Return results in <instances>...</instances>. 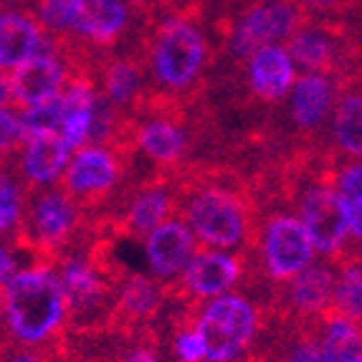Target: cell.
<instances>
[{
    "mask_svg": "<svg viewBox=\"0 0 362 362\" xmlns=\"http://www.w3.org/2000/svg\"><path fill=\"white\" fill-rule=\"evenodd\" d=\"M177 211L203 246L238 248L256 235L254 206L241 182H221V175H187L173 170Z\"/></svg>",
    "mask_w": 362,
    "mask_h": 362,
    "instance_id": "6da1fadb",
    "label": "cell"
},
{
    "mask_svg": "<svg viewBox=\"0 0 362 362\" xmlns=\"http://www.w3.org/2000/svg\"><path fill=\"white\" fill-rule=\"evenodd\" d=\"M6 317L11 337L21 344H54L69 317L59 274L49 266L16 274L6 284Z\"/></svg>",
    "mask_w": 362,
    "mask_h": 362,
    "instance_id": "7a4b0ae2",
    "label": "cell"
},
{
    "mask_svg": "<svg viewBox=\"0 0 362 362\" xmlns=\"http://www.w3.org/2000/svg\"><path fill=\"white\" fill-rule=\"evenodd\" d=\"M152 76L170 91H185L198 81L208 61V41L185 13L160 18L145 41Z\"/></svg>",
    "mask_w": 362,
    "mask_h": 362,
    "instance_id": "3957f363",
    "label": "cell"
},
{
    "mask_svg": "<svg viewBox=\"0 0 362 362\" xmlns=\"http://www.w3.org/2000/svg\"><path fill=\"white\" fill-rule=\"evenodd\" d=\"M261 325V312L241 294H221L200 309L193 329L206 347V362H238L251 347Z\"/></svg>",
    "mask_w": 362,
    "mask_h": 362,
    "instance_id": "277c9868",
    "label": "cell"
},
{
    "mask_svg": "<svg viewBox=\"0 0 362 362\" xmlns=\"http://www.w3.org/2000/svg\"><path fill=\"white\" fill-rule=\"evenodd\" d=\"M304 25L299 0H259L241 13L230 30V49L238 59H248L264 46L291 38Z\"/></svg>",
    "mask_w": 362,
    "mask_h": 362,
    "instance_id": "5b68a950",
    "label": "cell"
},
{
    "mask_svg": "<svg viewBox=\"0 0 362 362\" xmlns=\"http://www.w3.org/2000/svg\"><path fill=\"white\" fill-rule=\"evenodd\" d=\"M243 272H246V261L241 256L221 251V248H198L182 269L180 279L170 281L165 291L173 302L185 304L216 299L221 294H228L230 286H235L243 279Z\"/></svg>",
    "mask_w": 362,
    "mask_h": 362,
    "instance_id": "8992f818",
    "label": "cell"
},
{
    "mask_svg": "<svg viewBox=\"0 0 362 362\" xmlns=\"http://www.w3.org/2000/svg\"><path fill=\"white\" fill-rule=\"evenodd\" d=\"M261 235V256L264 269L274 281H291L294 276L312 266L317 248L312 243V235L307 233L299 216L291 213H276L266 218Z\"/></svg>",
    "mask_w": 362,
    "mask_h": 362,
    "instance_id": "52a82bcc",
    "label": "cell"
},
{
    "mask_svg": "<svg viewBox=\"0 0 362 362\" xmlns=\"http://www.w3.org/2000/svg\"><path fill=\"white\" fill-rule=\"evenodd\" d=\"M124 160L107 145L78 147L64 173V193L78 208H99L119 182Z\"/></svg>",
    "mask_w": 362,
    "mask_h": 362,
    "instance_id": "ba28073f",
    "label": "cell"
},
{
    "mask_svg": "<svg viewBox=\"0 0 362 362\" xmlns=\"http://www.w3.org/2000/svg\"><path fill=\"white\" fill-rule=\"evenodd\" d=\"M296 216L312 235V243L320 254H339L350 238L334 182L325 177H317L302 187V193L296 195Z\"/></svg>",
    "mask_w": 362,
    "mask_h": 362,
    "instance_id": "9c48e42d",
    "label": "cell"
},
{
    "mask_svg": "<svg viewBox=\"0 0 362 362\" xmlns=\"http://www.w3.org/2000/svg\"><path fill=\"white\" fill-rule=\"evenodd\" d=\"M177 213L175 185H173V173H160L157 180H150L139 187L137 193L129 198L127 208L117 218V230L127 233L132 238L150 235L155 228L170 221Z\"/></svg>",
    "mask_w": 362,
    "mask_h": 362,
    "instance_id": "30bf717a",
    "label": "cell"
},
{
    "mask_svg": "<svg viewBox=\"0 0 362 362\" xmlns=\"http://www.w3.org/2000/svg\"><path fill=\"white\" fill-rule=\"evenodd\" d=\"M61 61L64 59L59 54L46 49L13 69V74L8 76L13 102L21 104L23 109H30L64 94L66 91L64 86L69 84V69Z\"/></svg>",
    "mask_w": 362,
    "mask_h": 362,
    "instance_id": "8fae6325",
    "label": "cell"
},
{
    "mask_svg": "<svg viewBox=\"0 0 362 362\" xmlns=\"http://www.w3.org/2000/svg\"><path fill=\"white\" fill-rule=\"evenodd\" d=\"M69 30L94 46L119 41L129 25V8L124 0H66Z\"/></svg>",
    "mask_w": 362,
    "mask_h": 362,
    "instance_id": "7c38bea8",
    "label": "cell"
},
{
    "mask_svg": "<svg viewBox=\"0 0 362 362\" xmlns=\"http://www.w3.org/2000/svg\"><path fill=\"white\" fill-rule=\"evenodd\" d=\"M165 296H168V291L160 284H155L152 279L142 276V274H127L117 286V304L109 325L119 332L152 325V320L160 314ZM139 334H142V329H139Z\"/></svg>",
    "mask_w": 362,
    "mask_h": 362,
    "instance_id": "4fadbf2b",
    "label": "cell"
},
{
    "mask_svg": "<svg viewBox=\"0 0 362 362\" xmlns=\"http://www.w3.org/2000/svg\"><path fill=\"white\" fill-rule=\"evenodd\" d=\"M195 235L182 218H170L145 238V254L157 279H175L193 259Z\"/></svg>",
    "mask_w": 362,
    "mask_h": 362,
    "instance_id": "5bb4252c",
    "label": "cell"
},
{
    "mask_svg": "<svg viewBox=\"0 0 362 362\" xmlns=\"http://www.w3.org/2000/svg\"><path fill=\"white\" fill-rule=\"evenodd\" d=\"M248 84L264 102H281L296 84V64L289 49L264 46L248 56Z\"/></svg>",
    "mask_w": 362,
    "mask_h": 362,
    "instance_id": "9a60e30c",
    "label": "cell"
},
{
    "mask_svg": "<svg viewBox=\"0 0 362 362\" xmlns=\"http://www.w3.org/2000/svg\"><path fill=\"white\" fill-rule=\"evenodd\" d=\"M337 272L332 266H307L299 276L289 281L286 304L302 320H314L332 309Z\"/></svg>",
    "mask_w": 362,
    "mask_h": 362,
    "instance_id": "2e32d148",
    "label": "cell"
},
{
    "mask_svg": "<svg viewBox=\"0 0 362 362\" xmlns=\"http://www.w3.org/2000/svg\"><path fill=\"white\" fill-rule=\"evenodd\" d=\"M69 150L66 139L61 132H41L25 139L23 145V175L30 185H51L66 173L69 165Z\"/></svg>",
    "mask_w": 362,
    "mask_h": 362,
    "instance_id": "e0dca14e",
    "label": "cell"
},
{
    "mask_svg": "<svg viewBox=\"0 0 362 362\" xmlns=\"http://www.w3.org/2000/svg\"><path fill=\"white\" fill-rule=\"evenodd\" d=\"M291 119L299 129H317L334 112V84L327 74H304L289 97Z\"/></svg>",
    "mask_w": 362,
    "mask_h": 362,
    "instance_id": "ac0fdd59",
    "label": "cell"
},
{
    "mask_svg": "<svg viewBox=\"0 0 362 362\" xmlns=\"http://www.w3.org/2000/svg\"><path fill=\"white\" fill-rule=\"evenodd\" d=\"M46 46L41 25L16 11H0V64L16 69Z\"/></svg>",
    "mask_w": 362,
    "mask_h": 362,
    "instance_id": "d6986e66",
    "label": "cell"
},
{
    "mask_svg": "<svg viewBox=\"0 0 362 362\" xmlns=\"http://www.w3.org/2000/svg\"><path fill=\"white\" fill-rule=\"evenodd\" d=\"M289 54L307 74H327L337 66V38L325 28L302 25L289 38Z\"/></svg>",
    "mask_w": 362,
    "mask_h": 362,
    "instance_id": "ffe728a7",
    "label": "cell"
},
{
    "mask_svg": "<svg viewBox=\"0 0 362 362\" xmlns=\"http://www.w3.org/2000/svg\"><path fill=\"white\" fill-rule=\"evenodd\" d=\"M145 61L142 59H112L102 69V94L112 107H127L142 99V81H145Z\"/></svg>",
    "mask_w": 362,
    "mask_h": 362,
    "instance_id": "44dd1931",
    "label": "cell"
},
{
    "mask_svg": "<svg viewBox=\"0 0 362 362\" xmlns=\"http://www.w3.org/2000/svg\"><path fill=\"white\" fill-rule=\"evenodd\" d=\"M317 342L332 362H352L357 355H362V322L329 309L322 314V329L317 334Z\"/></svg>",
    "mask_w": 362,
    "mask_h": 362,
    "instance_id": "7402d4cb",
    "label": "cell"
},
{
    "mask_svg": "<svg viewBox=\"0 0 362 362\" xmlns=\"http://www.w3.org/2000/svg\"><path fill=\"white\" fill-rule=\"evenodd\" d=\"M332 137L344 155L362 160V86L347 89L334 102Z\"/></svg>",
    "mask_w": 362,
    "mask_h": 362,
    "instance_id": "603a6c76",
    "label": "cell"
},
{
    "mask_svg": "<svg viewBox=\"0 0 362 362\" xmlns=\"http://www.w3.org/2000/svg\"><path fill=\"white\" fill-rule=\"evenodd\" d=\"M334 193H337L350 235L362 241V160L339 170L334 177Z\"/></svg>",
    "mask_w": 362,
    "mask_h": 362,
    "instance_id": "cb8c5ba5",
    "label": "cell"
},
{
    "mask_svg": "<svg viewBox=\"0 0 362 362\" xmlns=\"http://www.w3.org/2000/svg\"><path fill=\"white\" fill-rule=\"evenodd\" d=\"M332 309L355 322H362V266L344 264L337 272Z\"/></svg>",
    "mask_w": 362,
    "mask_h": 362,
    "instance_id": "d4e9b609",
    "label": "cell"
},
{
    "mask_svg": "<svg viewBox=\"0 0 362 362\" xmlns=\"http://www.w3.org/2000/svg\"><path fill=\"white\" fill-rule=\"evenodd\" d=\"M61 122H64V94L38 104V107L25 109L23 115L25 134L28 137L41 132H61Z\"/></svg>",
    "mask_w": 362,
    "mask_h": 362,
    "instance_id": "484cf974",
    "label": "cell"
},
{
    "mask_svg": "<svg viewBox=\"0 0 362 362\" xmlns=\"http://www.w3.org/2000/svg\"><path fill=\"white\" fill-rule=\"evenodd\" d=\"M25 211L23 190L13 177L0 173V233L16 228Z\"/></svg>",
    "mask_w": 362,
    "mask_h": 362,
    "instance_id": "4316f807",
    "label": "cell"
},
{
    "mask_svg": "<svg viewBox=\"0 0 362 362\" xmlns=\"http://www.w3.org/2000/svg\"><path fill=\"white\" fill-rule=\"evenodd\" d=\"M28 134H25L23 117L13 115L11 109H0V155H11L18 152V147L23 145Z\"/></svg>",
    "mask_w": 362,
    "mask_h": 362,
    "instance_id": "83f0119b",
    "label": "cell"
},
{
    "mask_svg": "<svg viewBox=\"0 0 362 362\" xmlns=\"http://www.w3.org/2000/svg\"><path fill=\"white\" fill-rule=\"evenodd\" d=\"M173 352L177 362H206V347L200 342L193 325H182L173 339Z\"/></svg>",
    "mask_w": 362,
    "mask_h": 362,
    "instance_id": "f1b7e54d",
    "label": "cell"
},
{
    "mask_svg": "<svg viewBox=\"0 0 362 362\" xmlns=\"http://www.w3.org/2000/svg\"><path fill=\"white\" fill-rule=\"evenodd\" d=\"M38 18L49 30L66 33L69 30V18H66V0H41L38 3Z\"/></svg>",
    "mask_w": 362,
    "mask_h": 362,
    "instance_id": "f546056e",
    "label": "cell"
},
{
    "mask_svg": "<svg viewBox=\"0 0 362 362\" xmlns=\"http://www.w3.org/2000/svg\"><path fill=\"white\" fill-rule=\"evenodd\" d=\"M286 362H332L325 355L322 344L317 342V337H304L302 342L294 344V350L289 352Z\"/></svg>",
    "mask_w": 362,
    "mask_h": 362,
    "instance_id": "4dcf8cb0",
    "label": "cell"
},
{
    "mask_svg": "<svg viewBox=\"0 0 362 362\" xmlns=\"http://www.w3.org/2000/svg\"><path fill=\"white\" fill-rule=\"evenodd\" d=\"M117 362H160L157 350L152 342H139L134 347H129L127 352H122V357Z\"/></svg>",
    "mask_w": 362,
    "mask_h": 362,
    "instance_id": "1f68e13d",
    "label": "cell"
},
{
    "mask_svg": "<svg viewBox=\"0 0 362 362\" xmlns=\"http://www.w3.org/2000/svg\"><path fill=\"white\" fill-rule=\"evenodd\" d=\"M16 264L18 261L13 259V254L6 246H0V286H6L13 276H16Z\"/></svg>",
    "mask_w": 362,
    "mask_h": 362,
    "instance_id": "d6a6232c",
    "label": "cell"
},
{
    "mask_svg": "<svg viewBox=\"0 0 362 362\" xmlns=\"http://www.w3.org/2000/svg\"><path fill=\"white\" fill-rule=\"evenodd\" d=\"M11 99H13V94H11V78L0 74V109L6 107V104H11Z\"/></svg>",
    "mask_w": 362,
    "mask_h": 362,
    "instance_id": "836d02e7",
    "label": "cell"
},
{
    "mask_svg": "<svg viewBox=\"0 0 362 362\" xmlns=\"http://www.w3.org/2000/svg\"><path fill=\"white\" fill-rule=\"evenodd\" d=\"M139 3V0H137ZM142 3H160V6H175V13H185L182 3H190V0H142Z\"/></svg>",
    "mask_w": 362,
    "mask_h": 362,
    "instance_id": "e575fe53",
    "label": "cell"
},
{
    "mask_svg": "<svg viewBox=\"0 0 362 362\" xmlns=\"http://www.w3.org/2000/svg\"><path fill=\"white\" fill-rule=\"evenodd\" d=\"M8 362H43V357L33 355V352H18V355H13Z\"/></svg>",
    "mask_w": 362,
    "mask_h": 362,
    "instance_id": "d590c367",
    "label": "cell"
},
{
    "mask_svg": "<svg viewBox=\"0 0 362 362\" xmlns=\"http://www.w3.org/2000/svg\"><path fill=\"white\" fill-rule=\"evenodd\" d=\"M312 6H320V8H329V6H337L339 0H309Z\"/></svg>",
    "mask_w": 362,
    "mask_h": 362,
    "instance_id": "8d00e7d4",
    "label": "cell"
},
{
    "mask_svg": "<svg viewBox=\"0 0 362 362\" xmlns=\"http://www.w3.org/2000/svg\"><path fill=\"white\" fill-rule=\"evenodd\" d=\"M3 307H6V299H3V296H0V314H3Z\"/></svg>",
    "mask_w": 362,
    "mask_h": 362,
    "instance_id": "74e56055",
    "label": "cell"
},
{
    "mask_svg": "<svg viewBox=\"0 0 362 362\" xmlns=\"http://www.w3.org/2000/svg\"><path fill=\"white\" fill-rule=\"evenodd\" d=\"M352 362H362V355H357V357H355V360H352Z\"/></svg>",
    "mask_w": 362,
    "mask_h": 362,
    "instance_id": "f35d334b",
    "label": "cell"
}]
</instances>
